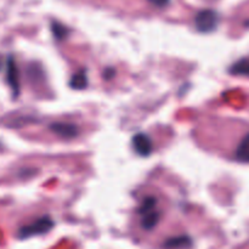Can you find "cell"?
<instances>
[{
    "mask_svg": "<svg viewBox=\"0 0 249 249\" xmlns=\"http://www.w3.org/2000/svg\"><path fill=\"white\" fill-rule=\"evenodd\" d=\"M53 226H55V223L50 216H41L33 223L19 228L17 231V238L18 240H27V238L34 237V236L45 235Z\"/></svg>",
    "mask_w": 249,
    "mask_h": 249,
    "instance_id": "1",
    "label": "cell"
},
{
    "mask_svg": "<svg viewBox=\"0 0 249 249\" xmlns=\"http://www.w3.org/2000/svg\"><path fill=\"white\" fill-rule=\"evenodd\" d=\"M219 24V15L214 10H201L195 17V26L202 33L215 31Z\"/></svg>",
    "mask_w": 249,
    "mask_h": 249,
    "instance_id": "2",
    "label": "cell"
},
{
    "mask_svg": "<svg viewBox=\"0 0 249 249\" xmlns=\"http://www.w3.org/2000/svg\"><path fill=\"white\" fill-rule=\"evenodd\" d=\"M131 142H133V148L135 150V152L141 157H148L152 153L153 143L147 134H136L134 135Z\"/></svg>",
    "mask_w": 249,
    "mask_h": 249,
    "instance_id": "3",
    "label": "cell"
},
{
    "mask_svg": "<svg viewBox=\"0 0 249 249\" xmlns=\"http://www.w3.org/2000/svg\"><path fill=\"white\" fill-rule=\"evenodd\" d=\"M6 79L9 83L10 88L12 90V94L15 97L18 96L19 94V82H18V70H17L16 62H15L14 57L10 56L7 58V66H6Z\"/></svg>",
    "mask_w": 249,
    "mask_h": 249,
    "instance_id": "4",
    "label": "cell"
},
{
    "mask_svg": "<svg viewBox=\"0 0 249 249\" xmlns=\"http://www.w3.org/2000/svg\"><path fill=\"white\" fill-rule=\"evenodd\" d=\"M50 130L53 134H56L60 138L66 139V140H71V139H74L78 136V130L77 125L72 123H53L50 125Z\"/></svg>",
    "mask_w": 249,
    "mask_h": 249,
    "instance_id": "5",
    "label": "cell"
},
{
    "mask_svg": "<svg viewBox=\"0 0 249 249\" xmlns=\"http://www.w3.org/2000/svg\"><path fill=\"white\" fill-rule=\"evenodd\" d=\"M192 238L190 236L181 235L175 236V237L168 238L164 243H163V248L164 249H190L192 247Z\"/></svg>",
    "mask_w": 249,
    "mask_h": 249,
    "instance_id": "6",
    "label": "cell"
},
{
    "mask_svg": "<svg viewBox=\"0 0 249 249\" xmlns=\"http://www.w3.org/2000/svg\"><path fill=\"white\" fill-rule=\"evenodd\" d=\"M141 228L145 231H151L158 225L160 220V213L157 209H152V211L147 212V213L141 214Z\"/></svg>",
    "mask_w": 249,
    "mask_h": 249,
    "instance_id": "7",
    "label": "cell"
},
{
    "mask_svg": "<svg viewBox=\"0 0 249 249\" xmlns=\"http://www.w3.org/2000/svg\"><path fill=\"white\" fill-rule=\"evenodd\" d=\"M236 160L241 163H249V133L245 135L236 148Z\"/></svg>",
    "mask_w": 249,
    "mask_h": 249,
    "instance_id": "8",
    "label": "cell"
},
{
    "mask_svg": "<svg viewBox=\"0 0 249 249\" xmlns=\"http://www.w3.org/2000/svg\"><path fill=\"white\" fill-rule=\"evenodd\" d=\"M70 85L72 89L83 90L88 87V75L87 71L80 70L79 72L75 73L70 80Z\"/></svg>",
    "mask_w": 249,
    "mask_h": 249,
    "instance_id": "9",
    "label": "cell"
},
{
    "mask_svg": "<svg viewBox=\"0 0 249 249\" xmlns=\"http://www.w3.org/2000/svg\"><path fill=\"white\" fill-rule=\"evenodd\" d=\"M230 73L233 75H246L249 77V57H245L238 60L230 68Z\"/></svg>",
    "mask_w": 249,
    "mask_h": 249,
    "instance_id": "10",
    "label": "cell"
},
{
    "mask_svg": "<svg viewBox=\"0 0 249 249\" xmlns=\"http://www.w3.org/2000/svg\"><path fill=\"white\" fill-rule=\"evenodd\" d=\"M156 207H157V199L152 196L146 197L142 203H141L140 208L138 209L139 215H141L143 213H147V212L152 211V209H156Z\"/></svg>",
    "mask_w": 249,
    "mask_h": 249,
    "instance_id": "11",
    "label": "cell"
},
{
    "mask_svg": "<svg viewBox=\"0 0 249 249\" xmlns=\"http://www.w3.org/2000/svg\"><path fill=\"white\" fill-rule=\"evenodd\" d=\"M51 29H53V36H55L56 39H63L68 33L67 28L61 23H58V22H53L51 23Z\"/></svg>",
    "mask_w": 249,
    "mask_h": 249,
    "instance_id": "12",
    "label": "cell"
},
{
    "mask_svg": "<svg viewBox=\"0 0 249 249\" xmlns=\"http://www.w3.org/2000/svg\"><path fill=\"white\" fill-rule=\"evenodd\" d=\"M148 1H150L151 4L155 5V6H157V7H164V6H167L168 4H169L170 0H148Z\"/></svg>",
    "mask_w": 249,
    "mask_h": 249,
    "instance_id": "13",
    "label": "cell"
},
{
    "mask_svg": "<svg viewBox=\"0 0 249 249\" xmlns=\"http://www.w3.org/2000/svg\"><path fill=\"white\" fill-rule=\"evenodd\" d=\"M0 68H1V61H0Z\"/></svg>",
    "mask_w": 249,
    "mask_h": 249,
    "instance_id": "14",
    "label": "cell"
}]
</instances>
